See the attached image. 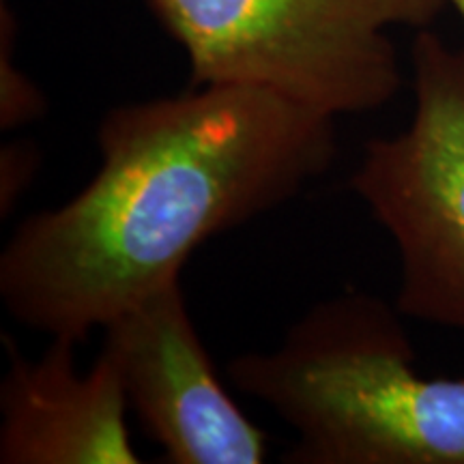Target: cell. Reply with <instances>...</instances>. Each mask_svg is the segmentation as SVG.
Instances as JSON below:
<instances>
[{
	"label": "cell",
	"mask_w": 464,
	"mask_h": 464,
	"mask_svg": "<svg viewBox=\"0 0 464 464\" xmlns=\"http://www.w3.org/2000/svg\"><path fill=\"white\" fill-rule=\"evenodd\" d=\"M448 3L454 5V7L458 9V14H460L462 20H464V0H448Z\"/></svg>",
	"instance_id": "9c48e42d"
},
{
	"label": "cell",
	"mask_w": 464,
	"mask_h": 464,
	"mask_svg": "<svg viewBox=\"0 0 464 464\" xmlns=\"http://www.w3.org/2000/svg\"><path fill=\"white\" fill-rule=\"evenodd\" d=\"M413 91L409 127L365 144L351 189L396 243L400 314L464 334V50L417 33Z\"/></svg>",
	"instance_id": "277c9868"
},
{
	"label": "cell",
	"mask_w": 464,
	"mask_h": 464,
	"mask_svg": "<svg viewBox=\"0 0 464 464\" xmlns=\"http://www.w3.org/2000/svg\"><path fill=\"white\" fill-rule=\"evenodd\" d=\"M188 54L191 84H235L332 116L368 114L402 84L387 31H423L448 0H142Z\"/></svg>",
	"instance_id": "3957f363"
},
{
	"label": "cell",
	"mask_w": 464,
	"mask_h": 464,
	"mask_svg": "<svg viewBox=\"0 0 464 464\" xmlns=\"http://www.w3.org/2000/svg\"><path fill=\"white\" fill-rule=\"evenodd\" d=\"M15 20L11 9L3 3L0 9V127L14 131L33 123L45 114L44 92L20 72L14 61Z\"/></svg>",
	"instance_id": "52a82bcc"
},
{
	"label": "cell",
	"mask_w": 464,
	"mask_h": 464,
	"mask_svg": "<svg viewBox=\"0 0 464 464\" xmlns=\"http://www.w3.org/2000/svg\"><path fill=\"white\" fill-rule=\"evenodd\" d=\"M42 168V150L34 142H9L0 149V213H14Z\"/></svg>",
	"instance_id": "ba28073f"
},
{
	"label": "cell",
	"mask_w": 464,
	"mask_h": 464,
	"mask_svg": "<svg viewBox=\"0 0 464 464\" xmlns=\"http://www.w3.org/2000/svg\"><path fill=\"white\" fill-rule=\"evenodd\" d=\"M80 342L52 338L39 359L7 344L0 382V464H138L127 428L123 382L100 353L86 372L75 368Z\"/></svg>",
	"instance_id": "8992f818"
},
{
	"label": "cell",
	"mask_w": 464,
	"mask_h": 464,
	"mask_svg": "<svg viewBox=\"0 0 464 464\" xmlns=\"http://www.w3.org/2000/svg\"><path fill=\"white\" fill-rule=\"evenodd\" d=\"M95 140L91 181L24 219L0 254L3 305L50 338L84 342L179 280L207 239L295 198L338 153L332 116L235 84L112 108Z\"/></svg>",
	"instance_id": "6da1fadb"
},
{
	"label": "cell",
	"mask_w": 464,
	"mask_h": 464,
	"mask_svg": "<svg viewBox=\"0 0 464 464\" xmlns=\"http://www.w3.org/2000/svg\"><path fill=\"white\" fill-rule=\"evenodd\" d=\"M400 310L359 290L318 301L269 351L228 363L235 390L297 434L290 464H464V379H428Z\"/></svg>",
	"instance_id": "7a4b0ae2"
},
{
	"label": "cell",
	"mask_w": 464,
	"mask_h": 464,
	"mask_svg": "<svg viewBox=\"0 0 464 464\" xmlns=\"http://www.w3.org/2000/svg\"><path fill=\"white\" fill-rule=\"evenodd\" d=\"M127 406L170 464H260L269 437L237 406L191 323L181 277L103 327Z\"/></svg>",
	"instance_id": "5b68a950"
}]
</instances>
